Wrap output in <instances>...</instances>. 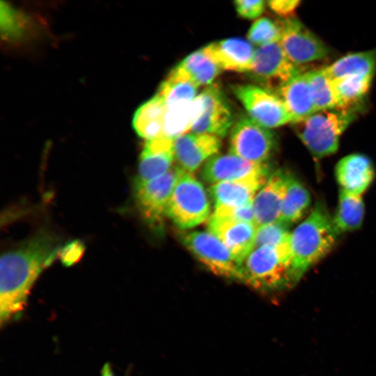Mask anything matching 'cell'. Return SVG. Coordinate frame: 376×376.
I'll return each mask as SVG.
<instances>
[{
	"instance_id": "cell-35",
	"label": "cell",
	"mask_w": 376,
	"mask_h": 376,
	"mask_svg": "<svg viewBox=\"0 0 376 376\" xmlns=\"http://www.w3.org/2000/svg\"><path fill=\"white\" fill-rule=\"evenodd\" d=\"M84 251V243L79 240H75L61 247L58 256L64 266L70 267L81 258Z\"/></svg>"
},
{
	"instance_id": "cell-29",
	"label": "cell",
	"mask_w": 376,
	"mask_h": 376,
	"mask_svg": "<svg viewBox=\"0 0 376 376\" xmlns=\"http://www.w3.org/2000/svg\"><path fill=\"white\" fill-rule=\"evenodd\" d=\"M178 66L182 69L198 86L212 84L222 70L203 47L187 56Z\"/></svg>"
},
{
	"instance_id": "cell-33",
	"label": "cell",
	"mask_w": 376,
	"mask_h": 376,
	"mask_svg": "<svg viewBox=\"0 0 376 376\" xmlns=\"http://www.w3.org/2000/svg\"><path fill=\"white\" fill-rule=\"evenodd\" d=\"M281 36L279 22L268 17H260L251 26L247 38L249 40L260 46L279 42Z\"/></svg>"
},
{
	"instance_id": "cell-17",
	"label": "cell",
	"mask_w": 376,
	"mask_h": 376,
	"mask_svg": "<svg viewBox=\"0 0 376 376\" xmlns=\"http://www.w3.org/2000/svg\"><path fill=\"white\" fill-rule=\"evenodd\" d=\"M271 173L253 175L212 185L208 192L214 209L240 207L253 200L256 191L264 185Z\"/></svg>"
},
{
	"instance_id": "cell-31",
	"label": "cell",
	"mask_w": 376,
	"mask_h": 376,
	"mask_svg": "<svg viewBox=\"0 0 376 376\" xmlns=\"http://www.w3.org/2000/svg\"><path fill=\"white\" fill-rule=\"evenodd\" d=\"M1 35L7 40L20 38L24 33L27 23L22 13L6 2H1Z\"/></svg>"
},
{
	"instance_id": "cell-36",
	"label": "cell",
	"mask_w": 376,
	"mask_h": 376,
	"mask_svg": "<svg viewBox=\"0 0 376 376\" xmlns=\"http://www.w3.org/2000/svg\"><path fill=\"white\" fill-rule=\"evenodd\" d=\"M265 3L263 0H238L234 4L240 16L246 19H254L265 10Z\"/></svg>"
},
{
	"instance_id": "cell-28",
	"label": "cell",
	"mask_w": 376,
	"mask_h": 376,
	"mask_svg": "<svg viewBox=\"0 0 376 376\" xmlns=\"http://www.w3.org/2000/svg\"><path fill=\"white\" fill-rule=\"evenodd\" d=\"M324 68L332 80L354 75H374L376 69V51L350 53Z\"/></svg>"
},
{
	"instance_id": "cell-2",
	"label": "cell",
	"mask_w": 376,
	"mask_h": 376,
	"mask_svg": "<svg viewBox=\"0 0 376 376\" xmlns=\"http://www.w3.org/2000/svg\"><path fill=\"white\" fill-rule=\"evenodd\" d=\"M339 233L332 217L321 201L291 233V269L295 285L336 245Z\"/></svg>"
},
{
	"instance_id": "cell-4",
	"label": "cell",
	"mask_w": 376,
	"mask_h": 376,
	"mask_svg": "<svg viewBox=\"0 0 376 376\" xmlns=\"http://www.w3.org/2000/svg\"><path fill=\"white\" fill-rule=\"evenodd\" d=\"M356 117L357 109L321 110L293 123V127L312 155L320 159L337 151L341 134Z\"/></svg>"
},
{
	"instance_id": "cell-38",
	"label": "cell",
	"mask_w": 376,
	"mask_h": 376,
	"mask_svg": "<svg viewBox=\"0 0 376 376\" xmlns=\"http://www.w3.org/2000/svg\"><path fill=\"white\" fill-rule=\"evenodd\" d=\"M101 376H115L109 363H105L101 370Z\"/></svg>"
},
{
	"instance_id": "cell-22",
	"label": "cell",
	"mask_w": 376,
	"mask_h": 376,
	"mask_svg": "<svg viewBox=\"0 0 376 376\" xmlns=\"http://www.w3.org/2000/svg\"><path fill=\"white\" fill-rule=\"evenodd\" d=\"M166 104L157 93L136 110L132 125L141 137L150 140L164 135Z\"/></svg>"
},
{
	"instance_id": "cell-18",
	"label": "cell",
	"mask_w": 376,
	"mask_h": 376,
	"mask_svg": "<svg viewBox=\"0 0 376 376\" xmlns=\"http://www.w3.org/2000/svg\"><path fill=\"white\" fill-rule=\"evenodd\" d=\"M375 171L370 159L361 153L342 157L335 166V177L340 189L362 195L371 185Z\"/></svg>"
},
{
	"instance_id": "cell-34",
	"label": "cell",
	"mask_w": 376,
	"mask_h": 376,
	"mask_svg": "<svg viewBox=\"0 0 376 376\" xmlns=\"http://www.w3.org/2000/svg\"><path fill=\"white\" fill-rule=\"evenodd\" d=\"M253 200H251L240 207L215 208L212 214L219 217L253 223L256 224Z\"/></svg>"
},
{
	"instance_id": "cell-37",
	"label": "cell",
	"mask_w": 376,
	"mask_h": 376,
	"mask_svg": "<svg viewBox=\"0 0 376 376\" xmlns=\"http://www.w3.org/2000/svg\"><path fill=\"white\" fill-rule=\"evenodd\" d=\"M298 0H272L267 1L269 8L280 17L285 19L292 17L296 8L299 6Z\"/></svg>"
},
{
	"instance_id": "cell-12",
	"label": "cell",
	"mask_w": 376,
	"mask_h": 376,
	"mask_svg": "<svg viewBox=\"0 0 376 376\" xmlns=\"http://www.w3.org/2000/svg\"><path fill=\"white\" fill-rule=\"evenodd\" d=\"M202 109L191 131L224 136L233 123L231 108L219 84L207 86L201 93Z\"/></svg>"
},
{
	"instance_id": "cell-16",
	"label": "cell",
	"mask_w": 376,
	"mask_h": 376,
	"mask_svg": "<svg viewBox=\"0 0 376 376\" xmlns=\"http://www.w3.org/2000/svg\"><path fill=\"white\" fill-rule=\"evenodd\" d=\"M267 173H271L267 163H253L231 153L217 154L204 164L201 177L205 182L213 185Z\"/></svg>"
},
{
	"instance_id": "cell-7",
	"label": "cell",
	"mask_w": 376,
	"mask_h": 376,
	"mask_svg": "<svg viewBox=\"0 0 376 376\" xmlns=\"http://www.w3.org/2000/svg\"><path fill=\"white\" fill-rule=\"evenodd\" d=\"M274 133L247 116L233 122L230 132V152L247 161L265 164L276 149Z\"/></svg>"
},
{
	"instance_id": "cell-8",
	"label": "cell",
	"mask_w": 376,
	"mask_h": 376,
	"mask_svg": "<svg viewBox=\"0 0 376 376\" xmlns=\"http://www.w3.org/2000/svg\"><path fill=\"white\" fill-rule=\"evenodd\" d=\"M182 244L210 272L228 279L241 281V265L224 244L205 231L181 233Z\"/></svg>"
},
{
	"instance_id": "cell-24",
	"label": "cell",
	"mask_w": 376,
	"mask_h": 376,
	"mask_svg": "<svg viewBox=\"0 0 376 376\" xmlns=\"http://www.w3.org/2000/svg\"><path fill=\"white\" fill-rule=\"evenodd\" d=\"M365 205L361 195L339 190L338 204L332 217L339 234L357 230L363 224Z\"/></svg>"
},
{
	"instance_id": "cell-10",
	"label": "cell",
	"mask_w": 376,
	"mask_h": 376,
	"mask_svg": "<svg viewBox=\"0 0 376 376\" xmlns=\"http://www.w3.org/2000/svg\"><path fill=\"white\" fill-rule=\"evenodd\" d=\"M303 72L287 57L279 42L260 46L255 51L251 76L264 88L274 92Z\"/></svg>"
},
{
	"instance_id": "cell-14",
	"label": "cell",
	"mask_w": 376,
	"mask_h": 376,
	"mask_svg": "<svg viewBox=\"0 0 376 376\" xmlns=\"http://www.w3.org/2000/svg\"><path fill=\"white\" fill-rule=\"evenodd\" d=\"M291 173L283 169L272 172L253 200L255 223L260 226L279 221Z\"/></svg>"
},
{
	"instance_id": "cell-1",
	"label": "cell",
	"mask_w": 376,
	"mask_h": 376,
	"mask_svg": "<svg viewBox=\"0 0 376 376\" xmlns=\"http://www.w3.org/2000/svg\"><path fill=\"white\" fill-rule=\"evenodd\" d=\"M61 248L57 237L43 230L1 255V325L16 318L23 311L33 284L42 269L50 265L58 256Z\"/></svg>"
},
{
	"instance_id": "cell-11",
	"label": "cell",
	"mask_w": 376,
	"mask_h": 376,
	"mask_svg": "<svg viewBox=\"0 0 376 376\" xmlns=\"http://www.w3.org/2000/svg\"><path fill=\"white\" fill-rule=\"evenodd\" d=\"M279 22L281 29L279 43L295 65L300 66L328 55V47L297 18L292 17Z\"/></svg>"
},
{
	"instance_id": "cell-23",
	"label": "cell",
	"mask_w": 376,
	"mask_h": 376,
	"mask_svg": "<svg viewBox=\"0 0 376 376\" xmlns=\"http://www.w3.org/2000/svg\"><path fill=\"white\" fill-rule=\"evenodd\" d=\"M202 109V99L199 95L186 102L166 107L164 135L175 139L187 134L198 118Z\"/></svg>"
},
{
	"instance_id": "cell-26",
	"label": "cell",
	"mask_w": 376,
	"mask_h": 376,
	"mask_svg": "<svg viewBox=\"0 0 376 376\" xmlns=\"http://www.w3.org/2000/svg\"><path fill=\"white\" fill-rule=\"evenodd\" d=\"M311 203V197L309 191L292 174L279 221L288 226L298 222L308 210Z\"/></svg>"
},
{
	"instance_id": "cell-19",
	"label": "cell",
	"mask_w": 376,
	"mask_h": 376,
	"mask_svg": "<svg viewBox=\"0 0 376 376\" xmlns=\"http://www.w3.org/2000/svg\"><path fill=\"white\" fill-rule=\"evenodd\" d=\"M175 159L173 139L162 136L146 140L139 157L138 175L134 181L146 182L167 172Z\"/></svg>"
},
{
	"instance_id": "cell-25",
	"label": "cell",
	"mask_w": 376,
	"mask_h": 376,
	"mask_svg": "<svg viewBox=\"0 0 376 376\" xmlns=\"http://www.w3.org/2000/svg\"><path fill=\"white\" fill-rule=\"evenodd\" d=\"M198 88L189 76L177 65L161 84L157 93L168 107L194 100Z\"/></svg>"
},
{
	"instance_id": "cell-13",
	"label": "cell",
	"mask_w": 376,
	"mask_h": 376,
	"mask_svg": "<svg viewBox=\"0 0 376 376\" xmlns=\"http://www.w3.org/2000/svg\"><path fill=\"white\" fill-rule=\"evenodd\" d=\"M207 228L224 244L240 265L254 249L258 226L253 223L211 214Z\"/></svg>"
},
{
	"instance_id": "cell-20",
	"label": "cell",
	"mask_w": 376,
	"mask_h": 376,
	"mask_svg": "<svg viewBox=\"0 0 376 376\" xmlns=\"http://www.w3.org/2000/svg\"><path fill=\"white\" fill-rule=\"evenodd\" d=\"M221 70L249 72L252 67L255 50L247 40L231 38L203 47Z\"/></svg>"
},
{
	"instance_id": "cell-32",
	"label": "cell",
	"mask_w": 376,
	"mask_h": 376,
	"mask_svg": "<svg viewBox=\"0 0 376 376\" xmlns=\"http://www.w3.org/2000/svg\"><path fill=\"white\" fill-rule=\"evenodd\" d=\"M288 228L289 226L279 221L258 226L254 249L261 246H280L290 244L291 233Z\"/></svg>"
},
{
	"instance_id": "cell-15",
	"label": "cell",
	"mask_w": 376,
	"mask_h": 376,
	"mask_svg": "<svg viewBox=\"0 0 376 376\" xmlns=\"http://www.w3.org/2000/svg\"><path fill=\"white\" fill-rule=\"evenodd\" d=\"M173 145L177 165L191 173L204 162L217 154L221 140L214 135L193 132L174 139Z\"/></svg>"
},
{
	"instance_id": "cell-6",
	"label": "cell",
	"mask_w": 376,
	"mask_h": 376,
	"mask_svg": "<svg viewBox=\"0 0 376 376\" xmlns=\"http://www.w3.org/2000/svg\"><path fill=\"white\" fill-rule=\"evenodd\" d=\"M183 171L175 165L162 175L151 180L134 181L136 204L142 217L152 228L162 230L169 200Z\"/></svg>"
},
{
	"instance_id": "cell-5",
	"label": "cell",
	"mask_w": 376,
	"mask_h": 376,
	"mask_svg": "<svg viewBox=\"0 0 376 376\" xmlns=\"http://www.w3.org/2000/svg\"><path fill=\"white\" fill-rule=\"evenodd\" d=\"M210 203L201 182L183 171L169 200L166 216L179 228H191L209 219Z\"/></svg>"
},
{
	"instance_id": "cell-27",
	"label": "cell",
	"mask_w": 376,
	"mask_h": 376,
	"mask_svg": "<svg viewBox=\"0 0 376 376\" xmlns=\"http://www.w3.org/2000/svg\"><path fill=\"white\" fill-rule=\"evenodd\" d=\"M373 75H354L333 80L337 108L357 109V106L367 95Z\"/></svg>"
},
{
	"instance_id": "cell-3",
	"label": "cell",
	"mask_w": 376,
	"mask_h": 376,
	"mask_svg": "<svg viewBox=\"0 0 376 376\" xmlns=\"http://www.w3.org/2000/svg\"><path fill=\"white\" fill-rule=\"evenodd\" d=\"M241 273L240 282L263 293L294 286L290 244L254 249L242 263Z\"/></svg>"
},
{
	"instance_id": "cell-21",
	"label": "cell",
	"mask_w": 376,
	"mask_h": 376,
	"mask_svg": "<svg viewBox=\"0 0 376 376\" xmlns=\"http://www.w3.org/2000/svg\"><path fill=\"white\" fill-rule=\"evenodd\" d=\"M276 93L283 101L292 123L301 120L316 111L307 71L299 73L283 84Z\"/></svg>"
},
{
	"instance_id": "cell-9",
	"label": "cell",
	"mask_w": 376,
	"mask_h": 376,
	"mask_svg": "<svg viewBox=\"0 0 376 376\" xmlns=\"http://www.w3.org/2000/svg\"><path fill=\"white\" fill-rule=\"evenodd\" d=\"M233 92L248 116L259 125L269 129L292 122L283 101L276 93L253 84L235 86Z\"/></svg>"
},
{
	"instance_id": "cell-30",
	"label": "cell",
	"mask_w": 376,
	"mask_h": 376,
	"mask_svg": "<svg viewBox=\"0 0 376 376\" xmlns=\"http://www.w3.org/2000/svg\"><path fill=\"white\" fill-rule=\"evenodd\" d=\"M308 79L315 111L337 108V100L333 80L324 68L307 71Z\"/></svg>"
}]
</instances>
